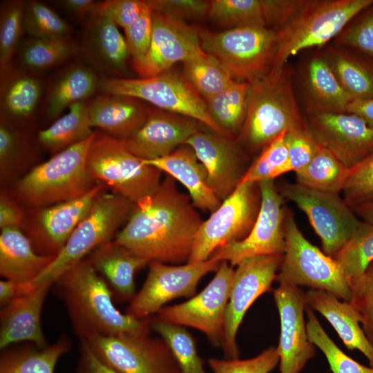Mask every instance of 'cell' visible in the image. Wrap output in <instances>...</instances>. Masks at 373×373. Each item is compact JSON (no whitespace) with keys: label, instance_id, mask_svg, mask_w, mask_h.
Masks as SVG:
<instances>
[{"label":"cell","instance_id":"cell-1","mask_svg":"<svg viewBox=\"0 0 373 373\" xmlns=\"http://www.w3.org/2000/svg\"><path fill=\"white\" fill-rule=\"evenodd\" d=\"M175 182L166 175L151 194L134 203L114 241L149 262H187L203 220Z\"/></svg>","mask_w":373,"mask_h":373},{"label":"cell","instance_id":"cell-2","mask_svg":"<svg viewBox=\"0 0 373 373\" xmlns=\"http://www.w3.org/2000/svg\"><path fill=\"white\" fill-rule=\"evenodd\" d=\"M52 287L64 303L79 341L95 336L150 334L151 317L139 319L120 312L108 284L87 258L62 274Z\"/></svg>","mask_w":373,"mask_h":373},{"label":"cell","instance_id":"cell-3","mask_svg":"<svg viewBox=\"0 0 373 373\" xmlns=\"http://www.w3.org/2000/svg\"><path fill=\"white\" fill-rule=\"evenodd\" d=\"M249 84L247 115L238 139L240 146L250 152L261 151L283 133L306 125L287 65Z\"/></svg>","mask_w":373,"mask_h":373},{"label":"cell","instance_id":"cell-4","mask_svg":"<svg viewBox=\"0 0 373 373\" xmlns=\"http://www.w3.org/2000/svg\"><path fill=\"white\" fill-rule=\"evenodd\" d=\"M95 134L54 154L35 166L16 184L18 198L42 208L81 197L97 183L89 175L86 158Z\"/></svg>","mask_w":373,"mask_h":373},{"label":"cell","instance_id":"cell-5","mask_svg":"<svg viewBox=\"0 0 373 373\" xmlns=\"http://www.w3.org/2000/svg\"><path fill=\"white\" fill-rule=\"evenodd\" d=\"M373 0H305L297 13L276 32L271 70L287 65L300 51L321 47L336 37Z\"/></svg>","mask_w":373,"mask_h":373},{"label":"cell","instance_id":"cell-6","mask_svg":"<svg viewBox=\"0 0 373 373\" xmlns=\"http://www.w3.org/2000/svg\"><path fill=\"white\" fill-rule=\"evenodd\" d=\"M86 168L93 180L133 204L151 194L162 171L133 154L122 140L97 130L88 149Z\"/></svg>","mask_w":373,"mask_h":373},{"label":"cell","instance_id":"cell-7","mask_svg":"<svg viewBox=\"0 0 373 373\" xmlns=\"http://www.w3.org/2000/svg\"><path fill=\"white\" fill-rule=\"evenodd\" d=\"M133 203L112 192L102 191L75 229L64 247L32 285L53 284L66 271L100 246L114 240L126 223Z\"/></svg>","mask_w":373,"mask_h":373},{"label":"cell","instance_id":"cell-8","mask_svg":"<svg viewBox=\"0 0 373 373\" xmlns=\"http://www.w3.org/2000/svg\"><path fill=\"white\" fill-rule=\"evenodd\" d=\"M98 90L137 98L158 109L195 119L216 133L232 138L211 118L206 102L184 75L166 71L145 78L99 77Z\"/></svg>","mask_w":373,"mask_h":373},{"label":"cell","instance_id":"cell-9","mask_svg":"<svg viewBox=\"0 0 373 373\" xmlns=\"http://www.w3.org/2000/svg\"><path fill=\"white\" fill-rule=\"evenodd\" d=\"M204 52L216 58L236 81L251 83L272 68L276 32L266 26H249L211 32L200 29Z\"/></svg>","mask_w":373,"mask_h":373},{"label":"cell","instance_id":"cell-10","mask_svg":"<svg viewBox=\"0 0 373 373\" xmlns=\"http://www.w3.org/2000/svg\"><path fill=\"white\" fill-rule=\"evenodd\" d=\"M284 228L285 249L276 280L325 291L350 302V281L332 257L305 238L289 209L286 210Z\"/></svg>","mask_w":373,"mask_h":373},{"label":"cell","instance_id":"cell-11","mask_svg":"<svg viewBox=\"0 0 373 373\" xmlns=\"http://www.w3.org/2000/svg\"><path fill=\"white\" fill-rule=\"evenodd\" d=\"M261 202L258 183L238 184L200 224L187 262L208 260L220 247L244 239L257 218Z\"/></svg>","mask_w":373,"mask_h":373},{"label":"cell","instance_id":"cell-12","mask_svg":"<svg viewBox=\"0 0 373 373\" xmlns=\"http://www.w3.org/2000/svg\"><path fill=\"white\" fill-rule=\"evenodd\" d=\"M284 198L294 202L305 213L321 238L323 252L330 257L345 245L362 220L339 194L285 182L278 187Z\"/></svg>","mask_w":373,"mask_h":373},{"label":"cell","instance_id":"cell-13","mask_svg":"<svg viewBox=\"0 0 373 373\" xmlns=\"http://www.w3.org/2000/svg\"><path fill=\"white\" fill-rule=\"evenodd\" d=\"M220 263L211 257L204 261L180 265L149 262L146 278L130 301L126 313L139 319L147 318L175 298H191L201 278L217 270Z\"/></svg>","mask_w":373,"mask_h":373},{"label":"cell","instance_id":"cell-14","mask_svg":"<svg viewBox=\"0 0 373 373\" xmlns=\"http://www.w3.org/2000/svg\"><path fill=\"white\" fill-rule=\"evenodd\" d=\"M234 271L228 262L222 261L214 277L199 294L182 303L164 307L153 316L167 323L196 329L212 345L221 347Z\"/></svg>","mask_w":373,"mask_h":373},{"label":"cell","instance_id":"cell-15","mask_svg":"<svg viewBox=\"0 0 373 373\" xmlns=\"http://www.w3.org/2000/svg\"><path fill=\"white\" fill-rule=\"evenodd\" d=\"M261 196L260 210L249 233L244 239L228 243L211 256L236 266L242 260L256 256L283 254L285 249V198L274 180L258 182ZM210 257V258H211Z\"/></svg>","mask_w":373,"mask_h":373},{"label":"cell","instance_id":"cell-16","mask_svg":"<svg viewBox=\"0 0 373 373\" xmlns=\"http://www.w3.org/2000/svg\"><path fill=\"white\" fill-rule=\"evenodd\" d=\"M86 341L99 359L121 373H182L162 338L122 334L95 336Z\"/></svg>","mask_w":373,"mask_h":373},{"label":"cell","instance_id":"cell-17","mask_svg":"<svg viewBox=\"0 0 373 373\" xmlns=\"http://www.w3.org/2000/svg\"><path fill=\"white\" fill-rule=\"evenodd\" d=\"M283 254L246 258L236 265L226 307L222 348L225 358H238V328L255 300L271 290Z\"/></svg>","mask_w":373,"mask_h":373},{"label":"cell","instance_id":"cell-18","mask_svg":"<svg viewBox=\"0 0 373 373\" xmlns=\"http://www.w3.org/2000/svg\"><path fill=\"white\" fill-rule=\"evenodd\" d=\"M153 32L145 55L132 60V67L140 78L169 71L178 62H184L204 53L200 29L184 21L153 11Z\"/></svg>","mask_w":373,"mask_h":373},{"label":"cell","instance_id":"cell-19","mask_svg":"<svg viewBox=\"0 0 373 373\" xmlns=\"http://www.w3.org/2000/svg\"><path fill=\"white\" fill-rule=\"evenodd\" d=\"M307 127L316 141L351 169L373 152V128L348 112L307 114Z\"/></svg>","mask_w":373,"mask_h":373},{"label":"cell","instance_id":"cell-20","mask_svg":"<svg viewBox=\"0 0 373 373\" xmlns=\"http://www.w3.org/2000/svg\"><path fill=\"white\" fill-rule=\"evenodd\" d=\"M278 283L274 297L280 317L277 347L280 373H299L316 352V346L308 338L304 318L305 292L297 285Z\"/></svg>","mask_w":373,"mask_h":373},{"label":"cell","instance_id":"cell-21","mask_svg":"<svg viewBox=\"0 0 373 373\" xmlns=\"http://www.w3.org/2000/svg\"><path fill=\"white\" fill-rule=\"evenodd\" d=\"M184 144L193 149L205 168L209 185L219 199L223 201L228 198L249 167L238 142L204 128Z\"/></svg>","mask_w":373,"mask_h":373},{"label":"cell","instance_id":"cell-22","mask_svg":"<svg viewBox=\"0 0 373 373\" xmlns=\"http://www.w3.org/2000/svg\"><path fill=\"white\" fill-rule=\"evenodd\" d=\"M104 187L97 182L81 197L38 208L29 226L28 236L36 251L56 256Z\"/></svg>","mask_w":373,"mask_h":373},{"label":"cell","instance_id":"cell-23","mask_svg":"<svg viewBox=\"0 0 373 373\" xmlns=\"http://www.w3.org/2000/svg\"><path fill=\"white\" fill-rule=\"evenodd\" d=\"M204 128L207 127L189 117L150 108L142 126L131 137L122 141L139 158L154 160L170 154Z\"/></svg>","mask_w":373,"mask_h":373},{"label":"cell","instance_id":"cell-24","mask_svg":"<svg viewBox=\"0 0 373 373\" xmlns=\"http://www.w3.org/2000/svg\"><path fill=\"white\" fill-rule=\"evenodd\" d=\"M79 50L100 77L121 78L127 70L130 55L125 38L108 19L93 17L86 21Z\"/></svg>","mask_w":373,"mask_h":373},{"label":"cell","instance_id":"cell-25","mask_svg":"<svg viewBox=\"0 0 373 373\" xmlns=\"http://www.w3.org/2000/svg\"><path fill=\"white\" fill-rule=\"evenodd\" d=\"M52 284L37 286L31 292L12 300L0 312V348L19 342L44 347L46 342L41 324V311Z\"/></svg>","mask_w":373,"mask_h":373},{"label":"cell","instance_id":"cell-26","mask_svg":"<svg viewBox=\"0 0 373 373\" xmlns=\"http://www.w3.org/2000/svg\"><path fill=\"white\" fill-rule=\"evenodd\" d=\"M93 128L119 140L135 133L147 119L150 108L132 97L100 93L87 101Z\"/></svg>","mask_w":373,"mask_h":373},{"label":"cell","instance_id":"cell-27","mask_svg":"<svg viewBox=\"0 0 373 373\" xmlns=\"http://www.w3.org/2000/svg\"><path fill=\"white\" fill-rule=\"evenodd\" d=\"M143 161L181 183L197 209L212 213L220 205L222 201L211 188L205 168L189 146L184 144L164 157Z\"/></svg>","mask_w":373,"mask_h":373},{"label":"cell","instance_id":"cell-28","mask_svg":"<svg viewBox=\"0 0 373 373\" xmlns=\"http://www.w3.org/2000/svg\"><path fill=\"white\" fill-rule=\"evenodd\" d=\"M111 289L113 299L131 300L135 295V275L149 262L114 240L100 246L87 258Z\"/></svg>","mask_w":373,"mask_h":373},{"label":"cell","instance_id":"cell-29","mask_svg":"<svg viewBox=\"0 0 373 373\" xmlns=\"http://www.w3.org/2000/svg\"><path fill=\"white\" fill-rule=\"evenodd\" d=\"M301 92L307 114L346 112L354 100L341 86L323 52L307 62L301 77Z\"/></svg>","mask_w":373,"mask_h":373},{"label":"cell","instance_id":"cell-30","mask_svg":"<svg viewBox=\"0 0 373 373\" xmlns=\"http://www.w3.org/2000/svg\"><path fill=\"white\" fill-rule=\"evenodd\" d=\"M307 306L321 314L334 328L349 350H359L373 367V345L362 327L361 316L349 302H341L334 295L323 290L305 293Z\"/></svg>","mask_w":373,"mask_h":373},{"label":"cell","instance_id":"cell-31","mask_svg":"<svg viewBox=\"0 0 373 373\" xmlns=\"http://www.w3.org/2000/svg\"><path fill=\"white\" fill-rule=\"evenodd\" d=\"M55 256L36 251L27 235L21 228L1 229L0 274L3 279L32 283L49 266Z\"/></svg>","mask_w":373,"mask_h":373},{"label":"cell","instance_id":"cell-32","mask_svg":"<svg viewBox=\"0 0 373 373\" xmlns=\"http://www.w3.org/2000/svg\"><path fill=\"white\" fill-rule=\"evenodd\" d=\"M39 74L12 66L1 73V119L23 120L35 113L44 90Z\"/></svg>","mask_w":373,"mask_h":373},{"label":"cell","instance_id":"cell-33","mask_svg":"<svg viewBox=\"0 0 373 373\" xmlns=\"http://www.w3.org/2000/svg\"><path fill=\"white\" fill-rule=\"evenodd\" d=\"M99 76L88 65L75 64L64 68L48 88L45 113L55 120L72 104L87 101L98 90Z\"/></svg>","mask_w":373,"mask_h":373},{"label":"cell","instance_id":"cell-34","mask_svg":"<svg viewBox=\"0 0 373 373\" xmlns=\"http://www.w3.org/2000/svg\"><path fill=\"white\" fill-rule=\"evenodd\" d=\"M71 347L66 335L44 347L33 343L15 348H5L0 356V373H54L61 356Z\"/></svg>","mask_w":373,"mask_h":373},{"label":"cell","instance_id":"cell-35","mask_svg":"<svg viewBox=\"0 0 373 373\" xmlns=\"http://www.w3.org/2000/svg\"><path fill=\"white\" fill-rule=\"evenodd\" d=\"M336 79L354 100L373 97V64L341 46L322 52Z\"/></svg>","mask_w":373,"mask_h":373},{"label":"cell","instance_id":"cell-36","mask_svg":"<svg viewBox=\"0 0 373 373\" xmlns=\"http://www.w3.org/2000/svg\"><path fill=\"white\" fill-rule=\"evenodd\" d=\"M87 101L72 104L66 113L39 131L40 144L55 154L91 136L95 131L92 130Z\"/></svg>","mask_w":373,"mask_h":373},{"label":"cell","instance_id":"cell-37","mask_svg":"<svg viewBox=\"0 0 373 373\" xmlns=\"http://www.w3.org/2000/svg\"><path fill=\"white\" fill-rule=\"evenodd\" d=\"M80 52L79 46L71 37L21 41L17 50L22 69L40 73L65 62Z\"/></svg>","mask_w":373,"mask_h":373},{"label":"cell","instance_id":"cell-38","mask_svg":"<svg viewBox=\"0 0 373 373\" xmlns=\"http://www.w3.org/2000/svg\"><path fill=\"white\" fill-rule=\"evenodd\" d=\"M350 169L318 144L310 162L296 171V183L307 188L335 194L343 191Z\"/></svg>","mask_w":373,"mask_h":373},{"label":"cell","instance_id":"cell-39","mask_svg":"<svg viewBox=\"0 0 373 373\" xmlns=\"http://www.w3.org/2000/svg\"><path fill=\"white\" fill-rule=\"evenodd\" d=\"M249 88V82L234 80L206 101L211 118L233 139L239 135L246 118Z\"/></svg>","mask_w":373,"mask_h":373},{"label":"cell","instance_id":"cell-40","mask_svg":"<svg viewBox=\"0 0 373 373\" xmlns=\"http://www.w3.org/2000/svg\"><path fill=\"white\" fill-rule=\"evenodd\" d=\"M182 65L184 76L205 102L234 81L224 66L206 52L183 62Z\"/></svg>","mask_w":373,"mask_h":373},{"label":"cell","instance_id":"cell-41","mask_svg":"<svg viewBox=\"0 0 373 373\" xmlns=\"http://www.w3.org/2000/svg\"><path fill=\"white\" fill-rule=\"evenodd\" d=\"M350 283L373 261V225L361 221L345 245L332 257Z\"/></svg>","mask_w":373,"mask_h":373},{"label":"cell","instance_id":"cell-42","mask_svg":"<svg viewBox=\"0 0 373 373\" xmlns=\"http://www.w3.org/2000/svg\"><path fill=\"white\" fill-rule=\"evenodd\" d=\"M151 328L166 343L176 359L182 373H207L199 356L195 341L183 326L151 317Z\"/></svg>","mask_w":373,"mask_h":373},{"label":"cell","instance_id":"cell-43","mask_svg":"<svg viewBox=\"0 0 373 373\" xmlns=\"http://www.w3.org/2000/svg\"><path fill=\"white\" fill-rule=\"evenodd\" d=\"M207 17L227 29L266 26L260 0H211Z\"/></svg>","mask_w":373,"mask_h":373},{"label":"cell","instance_id":"cell-44","mask_svg":"<svg viewBox=\"0 0 373 373\" xmlns=\"http://www.w3.org/2000/svg\"><path fill=\"white\" fill-rule=\"evenodd\" d=\"M23 31L29 37L53 39L70 37L71 26L43 2L26 1L23 19Z\"/></svg>","mask_w":373,"mask_h":373},{"label":"cell","instance_id":"cell-45","mask_svg":"<svg viewBox=\"0 0 373 373\" xmlns=\"http://www.w3.org/2000/svg\"><path fill=\"white\" fill-rule=\"evenodd\" d=\"M306 323L308 338L325 356L332 373H373V367L365 366L346 355L329 338L314 315L307 307Z\"/></svg>","mask_w":373,"mask_h":373},{"label":"cell","instance_id":"cell-46","mask_svg":"<svg viewBox=\"0 0 373 373\" xmlns=\"http://www.w3.org/2000/svg\"><path fill=\"white\" fill-rule=\"evenodd\" d=\"M26 1H3L0 9V72L12 66L23 31V19Z\"/></svg>","mask_w":373,"mask_h":373},{"label":"cell","instance_id":"cell-47","mask_svg":"<svg viewBox=\"0 0 373 373\" xmlns=\"http://www.w3.org/2000/svg\"><path fill=\"white\" fill-rule=\"evenodd\" d=\"M286 132L283 133L260 151L258 157L249 165L240 184L274 180L276 178L289 172Z\"/></svg>","mask_w":373,"mask_h":373},{"label":"cell","instance_id":"cell-48","mask_svg":"<svg viewBox=\"0 0 373 373\" xmlns=\"http://www.w3.org/2000/svg\"><path fill=\"white\" fill-rule=\"evenodd\" d=\"M343 193L344 200L352 209L373 202V152L350 169Z\"/></svg>","mask_w":373,"mask_h":373},{"label":"cell","instance_id":"cell-49","mask_svg":"<svg viewBox=\"0 0 373 373\" xmlns=\"http://www.w3.org/2000/svg\"><path fill=\"white\" fill-rule=\"evenodd\" d=\"M334 44L356 49L373 59V3L346 26L334 39Z\"/></svg>","mask_w":373,"mask_h":373},{"label":"cell","instance_id":"cell-50","mask_svg":"<svg viewBox=\"0 0 373 373\" xmlns=\"http://www.w3.org/2000/svg\"><path fill=\"white\" fill-rule=\"evenodd\" d=\"M279 362L277 347H269L260 354L247 359L211 358L208 364L212 373H269Z\"/></svg>","mask_w":373,"mask_h":373},{"label":"cell","instance_id":"cell-51","mask_svg":"<svg viewBox=\"0 0 373 373\" xmlns=\"http://www.w3.org/2000/svg\"><path fill=\"white\" fill-rule=\"evenodd\" d=\"M351 303L361 316V327L373 345V261L350 283Z\"/></svg>","mask_w":373,"mask_h":373},{"label":"cell","instance_id":"cell-52","mask_svg":"<svg viewBox=\"0 0 373 373\" xmlns=\"http://www.w3.org/2000/svg\"><path fill=\"white\" fill-rule=\"evenodd\" d=\"M285 143L288 153V171L295 173L310 162L318 147L307 124L287 131Z\"/></svg>","mask_w":373,"mask_h":373},{"label":"cell","instance_id":"cell-53","mask_svg":"<svg viewBox=\"0 0 373 373\" xmlns=\"http://www.w3.org/2000/svg\"><path fill=\"white\" fill-rule=\"evenodd\" d=\"M146 6V1L140 0L101 1L97 3L93 17L108 19L125 29L137 19Z\"/></svg>","mask_w":373,"mask_h":373},{"label":"cell","instance_id":"cell-54","mask_svg":"<svg viewBox=\"0 0 373 373\" xmlns=\"http://www.w3.org/2000/svg\"><path fill=\"white\" fill-rule=\"evenodd\" d=\"M152 16L153 11L146 3V6L137 19L124 29L132 60L142 57L149 49L153 32Z\"/></svg>","mask_w":373,"mask_h":373},{"label":"cell","instance_id":"cell-55","mask_svg":"<svg viewBox=\"0 0 373 373\" xmlns=\"http://www.w3.org/2000/svg\"><path fill=\"white\" fill-rule=\"evenodd\" d=\"M152 11L161 12L174 18L200 19L207 16L209 1L204 0H147Z\"/></svg>","mask_w":373,"mask_h":373},{"label":"cell","instance_id":"cell-56","mask_svg":"<svg viewBox=\"0 0 373 373\" xmlns=\"http://www.w3.org/2000/svg\"><path fill=\"white\" fill-rule=\"evenodd\" d=\"M305 0H260L266 27L277 31L302 8Z\"/></svg>","mask_w":373,"mask_h":373},{"label":"cell","instance_id":"cell-57","mask_svg":"<svg viewBox=\"0 0 373 373\" xmlns=\"http://www.w3.org/2000/svg\"><path fill=\"white\" fill-rule=\"evenodd\" d=\"M21 136L10 124L1 119L0 168L1 173L8 170L21 151Z\"/></svg>","mask_w":373,"mask_h":373},{"label":"cell","instance_id":"cell-58","mask_svg":"<svg viewBox=\"0 0 373 373\" xmlns=\"http://www.w3.org/2000/svg\"><path fill=\"white\" fill-rule=\"evenodd\" d=\"M75 373H121L102 362L86 341H79Z\"/></svg>","mask_w":373,"mask_h":373},{"label":"cell","instance_id":"cell-59","mask_svg":"<svg viewBox=\"0 0 373 373\" xmlns=\"http://www.w3.org/2000/svg\"><path fill=\"white\" fill-rule=\"evenodd\" d=\"M25 222V214L19 206L4 192L0 198V227H16L22 228Z\"/></svg>","mask_w":373,"mask_h":373},{"label":"cell","instance_id":"cell-60","mask_svg":"<svg viewBox=\"0 0 373 373\" xmlns=\"http://www.w3.org/2000/svg\"><path fill=\"white\" fill-rule=\"evenodd\" d=\"M55 2L69 15L86 21L93 17L97 3L94 0H60Z\"/></svg>","mask_w":373,"mask_h":373},{"label":"cell","instance_id":"cell-61","mask_svg":"<svg viewBox=\"0 0 373 373\" xmlns=\"http://www.w3.org/2000/svg\"><path fill=\"white\" fill-rule=\"evenodd\" d=\"M35 287L32 283H18L6 279L0 281V305H7L14 299L31 292Z\"/></svg>","mask_w":373,"mask_h":373},{"label":"cell","instance_id":"cell-62","mask_svg":"<svg viewBox=\"0 0 373 373\" xmlns=\"http://www.w3.org/2000/svg\"><path fill=\"white\" fill-rule=\"evenodd\" d=\"M346 112L359 116L373 128V97L363 100H353L349 104Z\"/></svg>","mask_w":373,"mask_h":373},{"label":"cell","instance_id":"cell-63","mask_svg":"<svg viewBox=\"0 0 373 373\" xmlns=\"http://www.w3.org/2000/svg\"><path fill=\"white\" fill-rule=\"evenodd\" d=\"M352 210L363 221L373 225V202L356 207Z\"/></svg>","mask_w":373,"mask_h":373}]
</instances>
